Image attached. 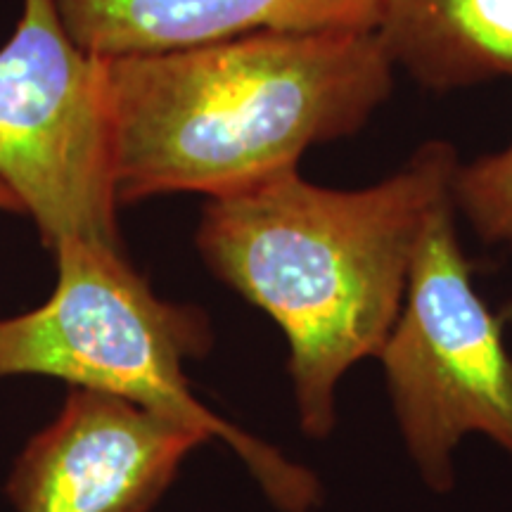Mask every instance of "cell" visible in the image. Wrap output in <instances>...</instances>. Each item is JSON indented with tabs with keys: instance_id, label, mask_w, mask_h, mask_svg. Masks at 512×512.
<instances>
[{
	"instance_id": "1",
	"label": "cell",
	"mask_w": 512,
	"mask_h": 512,
	"mask_svg": "<svg viewBox=\"0 0 512 512\" xmlns=\"http://www.w3.org/2000/svg\"><path fill=\"white\" fill-rule=\"evenodd\" d=\"M460 162L456 145L434 138L366 188H325L294 169L204 207L197 252L283 330L309 439L330 437L342 377L392 335L422 235Z\"/></svg>"
},
{
	"instance_id": "2",
	"label": "cell",
	"mask_w": 512,
	"mask_h": 512,
	"mask_svg": "<svg viewBox=\"0 0 512 512\" xmlns=\"http://www.w3.org/2000/svg\"><path fill=\"white\" fill-rule=\"evenodd\" d=\"M394 81L375 31H261L105 57L119 202L216 200L299 169L311 147L361 133Z\"/></svg>"
},
{
	"instance_id": "3",
	"label": "cell",
	"mask_w": 512,
	"mask_h": 512,
	"mask_svg": "<svg viewBox=\"0 0 512 512\" xmlns=\"http://www.w3.org/2000/svg\"><path fill=\"white\" fill-rule=\"evenodd\" d=\"M53 252L57 283L48 302L0 320V380L46 375L124 396L226 444L280 512L318 508L323 489L309 467L190 392L185 363L214 342L207 313L159 299L121 247L67 240Z\"/></svg>"
},
{
	"instance_id": "4",
	"label": "cell",
	"mask_w": 512,
	"mask_h": 512,
	"mask_svg": "<svg viewBox=\"0 0 512 512\" xmlns=\"http://www.w3.org/2000/svg\"><path fill=\"white\" fill-rule=\"evenodd\" d=\"M403 446L434 494L456 484L453 456L484 434L512 458V354L472 283L451 197L427 223L406 302L380 351Z\"/></svg>"
},
{
	"instance_id": "5",
	"label": "cell",
	"mask_w": 512,
	"mask_h": 512,
	"mask_svg": "<svg viewBox=\"0 0 512 512\" xmlns=\"http://www.w3.org/2000/svg\"><path fill=\"white\" fill-rule=\"evenodd\" d=\"M0 183L50 249L121 247L105 57L76 46L55 0H24L0 48Z\"/></svg>"
},
{
	"instance_id": "6",
	"label": "cell",
	"mask_w": 512,
	"mask_h": 512,
	"mask_svg": "<svg viewBox=\"0 0 512 512\" xmlns=\"http://www.w3.org/2000/svg\"><path fill=\"white\" fill-rule=\"evenodd\" d=\"M200 430L124 396L74 387L8 479L17 512H150Z\"/></svg>"
},
{
	"instance_id": "7",
	"label": "cell",
	"mask_w": 512,
	"mask_h": 512,
	"mask_svg": "<svg viewBox=\"0 0 512 512\" xmlns=\"http://www.w3.org/2000/svg\"><path fill=\"white\" fill-rule=\"evenodd\" d=\"M93 55L157 53L261 34H370L382 0H55Z\"/></svg>"
},
{
	"instance_id": "8",
	"label": "cell",
	"mask_w": 512,
	"mask_h": 512,
	"mask_svg": "<svg viewBox=\"0 0 512 512\" xmlns=\"http://www.w3.org/2000/svg\"><path fill=\"white\" fill-rule=\"evenodd\" d=\"M375 34L425 91L512 79V0H382Z\"/></svg>"
},
{
	"instance_id": "9",
	"label": "cell",
	"mask_w": 512,
	"mask_h": 512,
	"mask_svg": "<svg viewBox=\"0 0 512 512\" xmlns=\"http://www.w3.org/2000/svg\"><path fill=\"white\" fill-rule=\"evenodd\" d=\"M451 204L484 245L512 249V140L503 150L458 164Z\"/></svg>"
},
{
	"instance_id": "10",
	"label": "cell",
	"mask_w": 512,
	"mask_h": 512,
	"mask_svg": "<svg viewBox=\"0 0 512 512\" xmlns=\"http://www.w3.org/2000/svg\"><path fill=\"white\" fill-rule=\"evenodd\" d=\"M0 209H10V211H22V207H19V202H17V197L12 195V192L5 188L3 183H0Z\"/></svg>"
}]
</instances>
